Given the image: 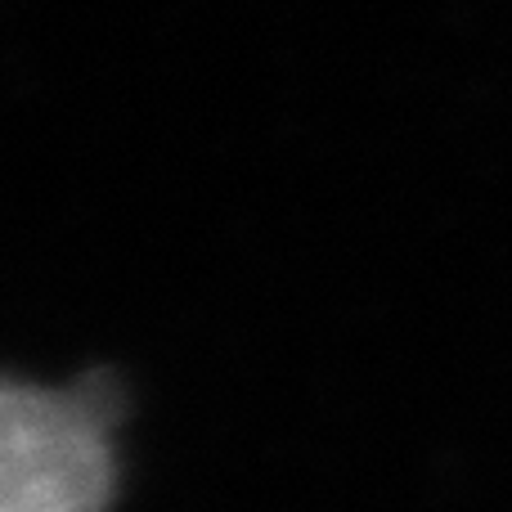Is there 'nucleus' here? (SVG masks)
Masks as SVG:
<instances>
[{
  "instance_id": "f257e3e1",
  "label": "nucleus",
  "mask_w": 512,
  "mask_h": 512,
  "mask_svg": "<svg viewBox=\"0 0 512 512\" xmlns=\"http://www.w3.org/2000/svg\"><path fill=\"white\" fill-rule=\"evenodd\" d=\"M117 382L9 378L0 391V512H108L117 490Z\"/></svg>"
}]
</instances>
